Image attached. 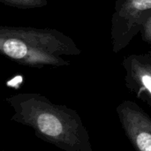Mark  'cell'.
Here are the masks:
<instances>
[{
    "label": "cell",
    "instance_id": "obj_6",
    "mask_svg": "<svg viewBox=\"0 0 151 151\" xmlns=\"http://www.w3.org/2000/svg\"><path fill=\"white\" fill-rule=\"evenodd\" d=\"M0 2L19 9L41 8L48 4L47 0H0Z\"/></svg>",
    "mask_w": 151,
    "mask_h": 151
},
{
    "label": "cell",
    "instance_id": "obj_2",
    "mask_svg": "<svg viewBox=\"0 0 151 151\" xmlns=\"http://www.w3.org/2000/svg\"><path fill=\"white\" fill-rule=\"evenodd\" d=\"M81 53L74 41L54 28L0 26V54L25 66H66L65 57Z\"/></svg>",
    "mask_w": 151,
    "mask_h": 151
},
{
    "label": "cell",
    "instance_id": "obj_8",
    "mask_svg": "<svg viewBox=\"0 0 151 151\" xmlns=\"http://www.w3.org/2000/svg\"><path fill=\"white\" fill-rule=\"evenodd\" d=\"M0 151H4V150H0Z\"/></svg>",
    "mask_w": 151,
    "mask_h": 151
},
{
    "label": "cell",
    "instance_id": "obj_4",
    "mask_svg": "<svg viewBox=\"0 0 151 151\" xmlns=\"http://www.w3.org/2000/svg\"><path fill=\"white\" fill-rule=\"evenodd\" d=\"M120 125L135 151H151V117L136 103L125 100L116 109Z\"/></svg>",
    "mask_w": 151,
    "mask_h": 151
},
{
    "label": "cell",
    "instance_id": "obj_7",
    "mask_svg": "<svg viewBox=\"0 0 151 151\" xmlns=\"http://www.w3.org/2000/svg\"><path fill=\"white\" fill-rule=\"evenodd\" d=\"M139 34L141 35L142 40L145 43L151 45V15L142 25Z\"/></svg>",
    "mask_w": 151,
    "mask_h": 151
},
{
    "label": "cell",
    "instance_id": "obj_1",
    "mask_svg": "<svg viewBox=\"0 0 151 151\" xmlns=\"http://www.w3.org/2000/svg\"><path fill=\"white\" fill-rule=\"evenodd\" d=\"M6 102L13 111L12 120L29 127L42 141L65 151H93L76 111L55 104L38 93H18Z\"/></svg>",
    "mask_w": 151,
    "mask_h": 151
},
{
    "label": "cell",
    "instance_id": "obj_5",
    "mask_svg": "<svg viewBox=\"0 0 151 151\" xmlns=\"http://www.w3.org/2000/svg\"><path fill=\"white\" fill-rule=\"evenodd\" d=\"M121 65L127 88L151 107V50L130 54Z\"/></svg>",
    "mask_w": 151,
    "mask_h": 151
},
{
    "label": "cell",
    "instance_id": "obj_3",
    "mask_svg": "<svg viewBox=\"0 0 151 151\" xmlns=\"http://www.w3.org/2000/svg\"><path fill=\"white\" fill-rule=\"evenodd\" d=\"M150 15L151 0L115 1L111 26L113 53H119L131 43Z\"/></svg>",
    "mask_w": 151,
    "mask_h": 151
}]
</instances>
